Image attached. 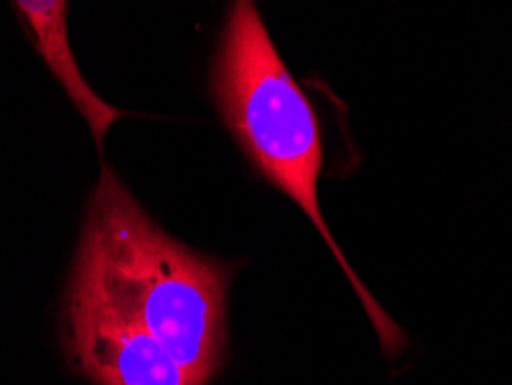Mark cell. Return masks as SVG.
Returning a JSON list of instances; mask_svg holds the SVG:
<instances>
[{"mask_svg": "<svg viewBox=\"0 0 512 385\" xmlns=\"http://www.w3.org/2000/svg\"><path fill=\"white\" fill-rule=\"evenodd\" d=\"M213 97L233 139L259 176L298 203L351 279L383 351L397 353L402 330L383 312L335 243L319 206L321 127L312 102L286 70L254 0H233L213 63Z\"/></svg>", "mask_w": 512, "mask_h": 385, "instance_id": "7a4b0ae2", "label": "cell"}, {"mask_svg": "<svg viewBox=\"0 0 512 385\" xmlns=\"http://www.w3.org/2000/svg\"><path fill=\"white\" fill-rule=\"evenodd\" d=\"M63 344L70 365L95 385H199L153 335L74 286L63 307Z\"/></svg>", "mask_w": 512, "mask_h": 385, "instance_id": "3957f363", "label": "cell"}, {"mask_svg": "<svg viewBox=\"0 0 512 385\" xmlns=\"http://www.w3.org/2000/svg\"><path fill=\"white\" fill-rule=\"evenodd\" d=\"M12 5L30 44L70 95L74 107L86 118L97 146H102L109 127L123 111L104 102L81 77L72 47L67 42V0H12Z\"/></svg>", "mask_w": 512, "mask_h": 385, "instance_id": "277c9868", "label": "cell"}, {"mask_svg": "<svg viewBox=\"0 0 512 385\" xmlns=\"http://www.w3.org/2000/svg\"><path fill=\"white\" fill-rule=\"evenodd\" d=\"M231 273L229 263L164 233L102 166L70 286L153 335L199 385L227 362Z\"/></svg>", "mask_w": 512, "mask_h": 385, "instance_id": "6da1fadb", "label": "cell"}]
</instances>
